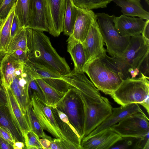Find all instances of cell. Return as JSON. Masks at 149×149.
<instances>
[{"label": "cell", "mask_w": 149, "mask_h": 149, "mask_svg": "<svg viewBox=\"0 0 149 149\" xmlns=\"http://www.w3.org/2000/svg\"><path fill=\"white\" fill-rule=\"evenodd\" d=\"M27 59L43 65L63 76L71 71L65 58L53 47L49 38L42 32L26 28Z\"/></svg>", "instance_id": "1"}, {"label": "cell", "mask_w": 149, "mask_h": 149, "mask_svg": "<svg viewBox=\"0 0 149 149\" xmlns=\"http://www.w3.org/2000/svg\"><path fill=\"white\" fill-rule=\"evenodd\" d=\"M84 72L95 87L106 95L112 94L123 81L118 72L99 58L87 62Z\"/></svg>", "instance_id": "2"}, {"label": "cell", "mask_w": 149, "mask_h": 149, "mask_svg": "<svg viewBox=\"0 0 149 149\" xmlns=\"http://www.w3.org/2000/svg\"><path fill=\"white\" fill-rule=\"evenodd\" d=\"M149 78L142 75L140 77L123 80L110 95L121 106L140 104L149 97Z\"/></svg>", "instance_id": "3"}, {"label": "cell", "mask_w": 149, "mask_h": 149, "mask_svg": "<svg viewBox=\"0 0 149 149\" xmlns=\"http://www.w3.org/2000/svg\"><path fill=\"white\" fill-rule=\"evenodd\" d=\"M95 14L97 23L107 47L106 52L112 57H120L127 47L130 37H124L119 34L114 26V15H110L104 13Z\"/></svg>", "instance_id": "4"}, {"label": "cell", "mask_w": 149, "mask_h": 149, "mask_svg": "<svg viewBox=\"0 0 149 149\" xmlns=\"http://www.w3.org/2000/svg\"><path fill=\"white\" fill-rule=\"evenodd\" d=\"M55 106L67 115L82 139L84 136V106L77 91L74 88H70Z\"/></svg>", "instance_id": "5"}, {"label": "cell", "mask_w": 149, "mask_h": 149, "mask_svg": "<svg viewBox=\"0 0 149 149\" xmlns=\"http://www.w3.org/2000/svg\"><path fill=\"white\" fill-rule=\"evenodd\" d=\"M77 91L82 100L84 106V137L95 130L111 114L113 107L108 99L106 97L102 96L100 102H93L89 100Z\"/></svg>", "instance_id": "6"}, {"label": "cell", "mask_w": 149, "mask_h": 149, "mask_svg": "<svg viewBox=\"0 0 149 149\" xmlns=\"http://www.w3.org/2000/svg\"><path fill=\"white\" fill-rule=\"evenodd\" d=\"M149 53V42L139 34L130 37V42L122 55L113 59L128 70L139 68L142 61Z\"/></svg>", "instance_id": "7"}, {"label": "cell", "mask_w": 149, "mask_h": 149, "mask_svg": "<svg viewBox=\"0 0 149 149\" xmlns=\"http://www.w3.org/2000/svg\"><path fill=\"white\" fill-rule=\"evenodd\" d=\"M149 120L144 112L129 115L111 127L122 137L137 138L149 133Z\"/></svg>", "instance_id": "8"}, {"label": "cell", "mask_w": 149, "mask_h": 149, "mask_svg": "<svg viewBox=\"0 0 149 149\" xmlns=\"http://www.w3.org/2000/svg\"><path fill=\"white\" fill-rule=\"evenodd\" d=\"M30 99L35 114L43 130L49 133L54 138L61 139L74 146L61 132L50 107L40 100L35 93L31 95Z\"/></svg>", "instance_id": "9"}, {"label": "cell", "mask_w": 149, "mask_h": 149, "mask_svg": "<svg viewBox=\"0 0 149 149\" xmlns=\"http://www.w3.org/2000/svg\"><path fill=\"white\" fill-rule=\"evenodd\" d=\"M23 70L33 79H41L57 90L66 92L69 84L61 78L62 76L48 68L28 59L23 63Z\"/></svg>", "instance_id": "10"}, {"label": "cell", "mask_w": 149, "mask_h": 149, "mask_svg": "<svg viewBox=\"0 0 149 149\" xmlns=\"http://www.w3.org/2000/svg\"><path fill=\"white\" fill-rule=\"evenodd\" d=\"M84 73L77 72L73 70L69 73L62 76L61 78L67 82L71 88L76 89L89 100L100 102L102 96L99 90Z\"/></svg>", "instance_id": "11"}, {"label": "cell", "mask_w": 149, "mask_h": 149, "mask_svg": "<svg viewBox=\"0 0 149 149\" xmlns=\"http://www.w3.org/2000/svg\"><path fill=\"white\" fill-rule=\"evenodd\" d=\"M49 33L55 37L63 31L67 0H45Z\"/></svg>", "instance_id": "12"}, {"label": "cell", "mask_w": 149, "mask_h": 149, "mask_svg": "<svg viewBox=\"0 0 149 149\" xmlns=\"http://www.w3.org/2000/svg\"><path fill=\"white\" fill-rule=\"evenodd\" d=\"M82 43L86 54L87 62L106 53L96 17L93 19L88 34Z\"/></svg>", "instance_id": "13"}, {"label": "cell", "mask_w": 149, "mask_h": 149, "mask_svg": "<svg viewBox=\"0 0 149 149\" xmlns=\"http://www.w3.org/2000/svg\"><path fill=\"white\" fill-rule=\"evenodd\" d=\"M122 137L111 127L81 140L82 149H109Z\"/></svg>", "instance_id": "14"}, {"label": "cell", "mask_w": 149, "mask_h": 149, "mask_svg": "<svg viewBox=\"0 0 149 149\" xmlns=\"http://www.w3.org/2000/svg\"><path fill=\"white\" fill-rule=\"evenodd\" d=\"M30 80V77L23 70L16 76L9 87L24 114L30 103L28 91Z\"/></svg>", "instance_id": "15"}, {"label": "cell", "mask_w": 149, "mask_h": 149, "mask_svg": "<svg viewBox=\"0 0 149 149\" xmlns=\"http://www.w3.org/2000/svg\"><path fill=\"white\" fill-rule=\"evenodd\" d=\"M139 112H143L138 104L132 103L117 108H112L111 114L100 125L86 136L88 137L116 124L126 117Z\"/></svg>", "instance_id": "16"}, {"label": "cell", "mask_w": 149, "mask_h": 149, "mask_svg": "<svg viewBox=\"0 0 149 149\" xmlns=\"http://www.w3.org/2000/svg\"><path fill=\"white\" fill-rule=\"evenodd\" d=\"M114 26L119 34L124 37H131L141 34L146 23L140 18L130 17L124 15L115 17Z\"/></svg>", "instance_id": "17"}, {"label": "cell", "mask_w": 149, "mask_h": 149, "mask_svg": "<svg viewBox=\"0 0 149 149\" xmlns=\"http://www.w3.org/2000/svg\"><path fill=\"white\" fill-rule=\"evenodd\" d=\"M50 107L59 128L67 140L76 149H82V139L67 115L55 106Z\"/></svg>", "instance_id": "18"}, {"label": "cell", "mask_w": 149, "mask_h": 149, "mask_svg": "<svg viewBox=\"0 0 149 149\" xmlns=\"http://www.w3.org/2000/svg\"><path fill=\"white\" fill-rule=\"evenodd\" d=\"M23 63L17 60L12 54H6L0 66L1 85L9 87L16 76L23 71Z\"/></svg>", "instance_id": "19"}, {"label": "cell", "mask_w": 149, "mask_h": 149, "mask_svg": "<svg viewBox=\"0 0 149 149\" xmlns=\"http://www.w3.org/2000/svg\"><path fill=\"white\" fill-rule=\"evenodd\" d=\"M96 17L92 10L77 7V15L72 35L70 36L82 42L89 31L93 19Z\"/></svg>", "instance_id": "20"}, {"label": "cell", "mask_w": 149, "mask_h": 149, "mask_svg": "<svg viewBox=\"0 0 149 149\" xmlns=\"http://www.w3.org/2000/svg\"><path fill=\"white\" fill-rule=\"evenodd\" d=\"M29 28L43 32H48L45 0H32Z\"/></svg>", "instance_id": "21"}, {"label": "cell", "mask_w": 149, "mask_h": 149, "mask_svg": "<svg viewBox=\"0 0 149 149\" xmlns=\"http://www.w3.org/2000/svg\"><path fill=\"white\" fill-rule=\"evenodd\" d=\"M8 102V106L13 119L24 137L31 129L25 114L10 88H5Z\"/></svg>", "instance_id": "22"}, {"label": "cell", "mask_w": 149, "mask_h": 149, "mask_svg": "<svg viewBox=\"0 0 149 149\" xmlns=\"http://www.w3.org/2000/svg\"><path fill=\"white\" fill-rule=\"evenodd\" d=\"M67 42V51L74 64L73 70L77 72H84L87 59L82 42L71 36Z\"/></svg>", "instance_id": "23"}, {"label": "cell", "mask_w": 149, "mask_h": 149, "mask_svg": "<svg viewBox=\"0 0 149 149\" xmlns=\"http://www.w3.org/2000/svg\"><path fill=\"white\" fill-rule=\"evenodd\" d=\"M121 8L123 15L128 16L149 20V13L145 10L141 4V0H112Z\"/></svg>", "instance_id": "24"}, {"label": "cell", "mask_w": 149, "mask_h": 149, "mask_svg": "<svg viewBox=\"0 0 149 149\" xmlns=\"http://www.w3.org/2000/svg\"><path fill=\"white\" fill-rule=\"evenodd\" d=\"M0 126L8 130L15 141L24 143V139L15 122L8 106L0 104Z\"/></svg>", "instance_id": "25"}, {"label": "cell", "mask_w": 149, "mask_h": 149, "mask_svg": "<svg viewBox=\"0 0 149 149\" xmlns=\"http://www.w3.org/2000/svg\"><path fill=\"white\" fill-rule=\"evenodd\" d=\"M35 79L43 93L46 104L49 107L56 106L67 93L57 90L41 79Z\"/></svg>", "instance_id": "26"}, {"label": "cell", "mask_w": 149, "mask_h": 149, "mask_svg": "<svg viewBox=\"0 0 149 149\" xmlns=\"http://www.w3.org/2000/svg\"><path fill=\"white\" fill-rule=\"evenodd\" d=\"M32 0H17L15 14L17 17L22 28H28L31 12Z\"/></svg>", "instance_id": "27"}, {"label": "cell", "mask_w": 149, "mask_h": 149, "mask_svg": "<svg viewBox=\"0 0 149 149\" xmlns=\"http://www.w3.org/2000/svg\"><path fill=\"white\" fill-rule=\"evenodd\" d=\"M15 5L10 11L0 29V52H6L11 39V26L15 14Z\"/></svg>", "instance_id": "28"}, {"label": "cell", "mask_w": 149, "mask_h": 149, "mask_svg": "<svg viewBox=\"0 0 149 149\" xmlns=\"http://www.w3.org/2000/svg\"><path fill=\"white\" fill-rule=\"evenodd\" d=\"M77 15V7L72 0H67L64 15L63 31L64 35L70 36L73 32Z\"/></svg>", "instance_id": "29"}, {"label": "cell", "mask_w": 149, "mask_h": 149, "mask_svg": "<svg viewBox=\"0 0 149 149\" xmlns=\"http://www.w3.org/2000/svg\"><path fill=\"white\" fill-rule=\"evenodd\" d=\"M25 115L31 131L37 134L40 138L46 139L50 141L53 139V138L47 135L44 132L31 103L27 107Z\"/></svg>", "instance_id": "30"}, {"label": "cell", "mask_w": 149, "mask_h": 149, "mask_svg": "<svg viewBox=\"0 0 149 149\" xmlns=\"http://www.w3.org/2000/svg\"><path fill=\"white\" fill-rule=\"evenodd\" d=\"M26 28H22L11 38L6 54H10L15 51L21 49L26 53L29 50L27 47Z\"/></svg>", "instance_id": "31"}, {"label": "cell", "mask_w": 149, "mask_h": 149, "mask_svg": "<svg viewBox=\"0 0 149 149\" xmlns=\"http://www.w3.org/2000/svg\"><path fill=\"white\" fill-rule=\"evenodd\" d=\"M99 58L108 66L118 72L123 80L131 78L128 70L115 61L112 57L108 56L106 53Z\"/></svg>", "instance_id": "32"}, {"label": "cell", "mask_w": 149, "mask_h": 149, "mask_svg": "<svg viewBox=\"0 0 149 149\" xmlns=\"http://www.w3.org/2000/svg\"><path fill=\"white\" fill-rule=\"evenodd\" d=\"M77 7L90 10L105 8L112 0H72Z\"/></svg>", "instance_id": "33"}, {"label": "cell", "mask_w": 149, "mask_h": 149, "mask_svg": "<svg viewBox=\"0 0 149 149\" xmlns=\"http://www.w3.org/2000/svg\"><path fill=\"white\" fill-rule=\"evenodd\" d=\"M40 137L30 130L24 137V143L27 149H42L40 142Z\"/></svg>", "instance_id": "34"}, {"label": "cell", "mask_w": 149, "mask_h": 149, "mask_svg": "<svg viewBox=\"0 0 149 149\" xmlns=\"http://www.w3.org/2000/svg\"><path fill=\"white\" fill-rule=\"evenodd\" d=\"M29 76L30 78V80L28 88L30 98L33 93H35L40 100L45 103V97L41 89L35 79H32Z\"/></svg>", "instance_id": "35"}, {"label": "cell", "mask_w": 149, "mask_h": 149, "mask_svg": "<svg viewBox=\"0 0 149 149\" xmlns=\"http://www.w3.org/2000/svg\"><path fill=\"white\" fill-rule=\"evenodd\" d=\"M17 0H4L0 6V19H5Z\"/></svg>", "instance_id": "36"}, {"label": "cell", "mask_w": 149, "mask_h": 149, "mask_svg": "<svg viewBox=\"0 0 149 149\" xmlns=\"http://www.w3.org/2000/svg\"><path fill=\"white\" fill-rule=\"evenodd\" d=\"M51 142L50 149H76L74 146L60 139L53 138Z\"/></svg>", "instance_id": "37"}, {"label": "cell", "mask_w": 149, "mask_h": 149, "mask_svg": "<svg viewBox=\"0 0 149 149\" xmlns=\"http://www.w3.org/2000/svg\"><path fill=\"white\" fill-rule=\"evenodd\" d=\"M149 133L142 137L136 138L135 142L132 149H149Z\"/></svg>", "instance_id": "38"}, {"label": "cell", "mask_w": 149, "mask_h": 149, "mask_svg": "<svg viewBox=\"0 0 149 149\" xmlns=\"http://www.w3.org/2000/svg\"><path fill=\"white\" fill-rule=\"evenodd\" d=\"M125 140L123 138L112 146L110 149H128L132 147L133 137H124Z\"/></svg>", "instance_id": "39"}, {"label": "cell", "mask_w": 149, "mask_h": 149, "mask_svg": "<svg viewBox=\"0 0 149 149\" xmlns=\"http://www.w3.org/2000/svg\"><path fill=\"white\" fill-rule=\"evenodd\" d=\"M149 53L147 55L138 68L140 74L148 77L149 76Z\"/></svg>", "instance_id": "40"}, {"label": "cell", "mask_w": 149, "mask_h": 149, "mask_svg": "<svg viewBox=\"0 0 149 149\" xmlns=\"http://www.w3.org/2000/svg\"><path fill=\"white\" fill-rule=\"evenodd\" d=\"M22 28L21 26L19 20L15 14L11 29L10 37L12 38Z\"/></svg>", "instance_id": "41"}, {"label": "cell", "mask_w": 149, "mask_h": 149, "mask_svg": "<svg viewBox=\"0 0 149 149\" xmlns=\"http://www.w3.org/2000/svg\"><path fill=\"white\" fill-rule=\"evenodd\" d=\"M0 137L8 141L13 146L15 141L11 134L6 129L0 126Z\"/></svg>", "instance_id": "42"}, {"label": "cell", "mask_w": 149, "mask_h": 149, "mask_svg": "<svg viewBox=\"0 0 149 149\" xmlns=\"http://www.w3.org/2000/svg\"><path fill=\"white\" fill-rule=\"evenodd\" d=\"M12 54L18 61L24 63L27 59V54L21 49L14 52Z\"/></svg>", "instance_id": "43"}, {"label": "cell", "mask_w": 149, "mask_h": 149, "mask_svg": "<svg viewBox=\"0 0 149 149\" xmlns=\"http://www.w3.org/2000/svg\"><path fill=\"white\" fill-rule=\"evenodd\" d=\"M0 104L8 106L6 89L1 84L0 85Z\"/></svg>", "instance_id": "44"}, {"label": "cell", "mask_w": 149, "mask_h": 149, "mask_svg": "<svg viewBox=\"0 0 149 149\" xmlns=\"http://www.w3.org/2000/svg\"><path fill=\"white\" fill-rule=\"evenodd\" d=\"M146 21V24L141 34L147 41L149 42V20Z\"/></svg>", "instance_id": "45"}, {"label": "cell", "mask_w": 149, "mask_h": 149, "mask_svg": "<svg viewBox=\"0 0 149 149\" xmlns=\"http://www.w3.org/2000/svg\"><path fill=\"white\" fill-rule=\"evenodd\" d=\"M0 149H13V146L0 137Z\"/></svg>", "instance_id": "46"}, {"label": "cell", "mask_w": 149, "mask_h": 149, "mask_svg": "<svg viewBox=\"0 0 149 149\" xmlns=\"http://www.w3.org/2000/svg\"><path fill=\"white\" fill-rule=\"evenodd\" d=\"M128 72L130 73L132 78H135L141 77L142 74H140L138 68H131L129 69Z\"/></svg>", "instance_id": "47"}, {"label": "cell", "mask_w": 149, "mask_h": 149, "mask_svg": "<svg viewBox=\"0 0 149 149\" xmlns=\"http://www.w3.org/2000/svg\"><path fill=\"white\" fill-rule=\"evenodd\" d=\"M40 142L43 149H50L51 144V141L45 138L40 139Z\"/></svg>", "instance_id": "48"}, {"label": "cell", "mask_w": 149, "mask_h": 149, "mask_svg": "<svg viewBox=\"0 0 149 149\" xmlns=\"http://www.w3.org/2000/svg\"><path fill=\"white\" fill-rule=\"evenodd\" d=\"M13 149L25 148L24 143L20 141H15L13 145Z\"/></svg>", "instance_id": "49"}, {"label": "cell", "mask_w": 149, "mask_h": 149, "mask_svg": "<svg viewBox=\"0 0 149 149\" xmlns=\"http://www.w3.org/2000/svg\"><path fill=\"white\" fill-rule=\"evenodd\" d=\"M149 97L147 98L144 102L140 104V105L143 106L146 109L149 114Z\"/></svg>", "instance_id": "50"}, {"label": "cell", "mask_w": 149, "mask_h": 149, "mask_svg": "<svg viewBox=\"0 0 149 149\" xmlns=\"http://www.w3.org/2000/svg\"><path fill=\"white\" fill-rule=\"evenodd\" d=\"M6 54V53L5 52H0V66L1 62Z\"/></svg>", "instance_id": "51"}, {"label": "cell", "mask_w": 149, "mask_h": 149, "mask_svg": "<svg viewBox=\"0 0 149 149\" xmlns=\"http://www.w3.org/2000/svg\"><path fill=\"white\" fill-rule=\"evenodd\" d=\"M5 19H0V29L4 23Z\"/></svg>", "instance_id": "52"}, {"label": "cell", "mask_w": 149, "mask_h": 149, "mask_svg": "<svg viewBox=\"0 0 149 149\" xmlns=\"http://www.w3.org/2000/svg\"><path fill=\"white\" fill-rule=\"evenodd\" d=\"M1 84V73L0 70V85Z\"/></svg>", "instance_id": "53"}, {"label": "cell", "mask_w": 149, "mask_h": 149, "mask_svg": "<svg viewBox=\"0 0 149 149\" xmlns=\"http://www.w3.org/2000/svg\"><path fill=\"white\" fill-rule=\"evenodd\" d=\"M148 5H149V0H145Z\"/></svg>", "instance_id": "54"}, {"label": "cell", "mask_w": 149, "mask_h": 149, "mask_svg": "<svg viewBox=\"0 0 149 149\" xmlns=\"http://www.w3.org/2000/svg\"><path fill=\"white\" fill-rule=\"evenodd\" d=\"M3 0H0V6L1 5Z\"/></svg>", "instance_id": "55"}]
</instances>
